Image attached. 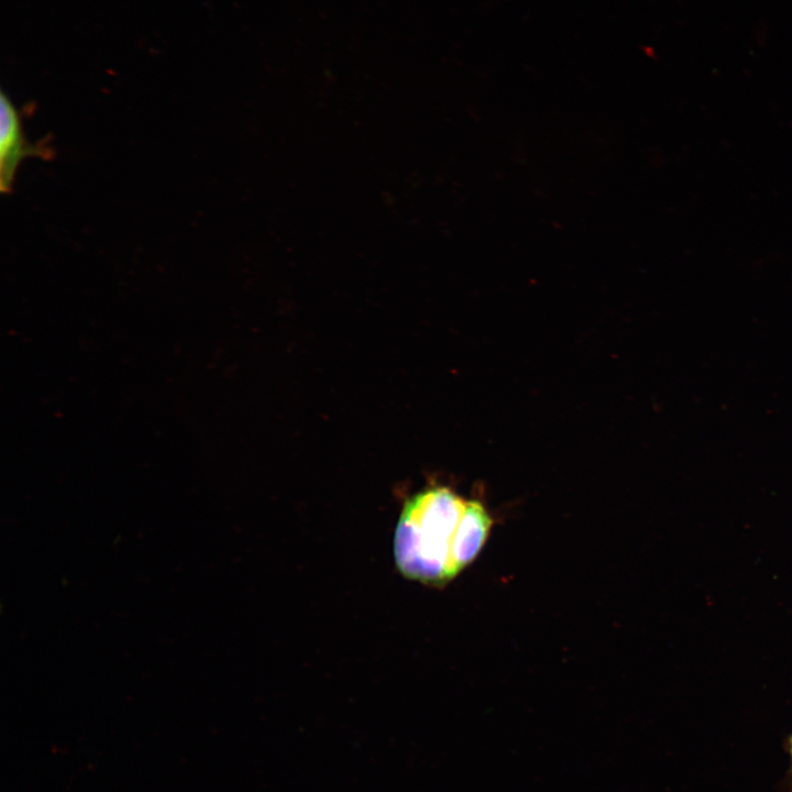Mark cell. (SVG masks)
I'll return each instance as SVG.
<instances>
[{"label":"cell","mask_w":792,"mask_h":792,"mask_svg":"<svg viewBox=\"0 0 792 792\" xmlns=\"http://www.w3.org/2000/svg\"><path fill=\"white\" fill-rule=\"evenodd\" d=\"M466 504L446 486L425 490L405 503L394 537L395 562L404 576L441 584L457 575L451 547Z\"/></svg>","instance_id":"1"},{"label":"cell","mask_w":792,"mask_h":792,"mask_svg":"<svg viewBox=\"0 0 792 792\" xmlns=\"http://www.w3.org/2000/svg\"><path fill=\"white\" fill-rule=\"evenodd\" d=\"M47 160L52 150L44 143H30L24 135L20 116L10 100L1 92L0 96V190L10 194L18 167L28 157Z\"/></svg>","instance_id":"2"},{"label":"cell","mask_w":792,"mask_h":792,"mask_svg":"<svg viewBox=\"0 0 792 792\" xmlns=\"http://www.w3.org/2000/svg\"><path fill=\"white\" fill-rule=\"evenodd\" d=\"M492 522V517L481 502L468 501L451 547V559L457 574L480 553Z\"/></svg>","instance_id":"3"},{"label":"cell","mask_w":792,"mask_h":792,"mask_svg":"<svg viewBox=\"0 0 792 792\" xmlns=\"http://www.w3.org/2000/svg\"><path fill=\"white\" fill-rule=\"evenodd\" d=\"M783 748L789 756L790 765L782 782V792H792V733L784 738Z\"/></svg>","instance_id":"4"}]
</instances>
